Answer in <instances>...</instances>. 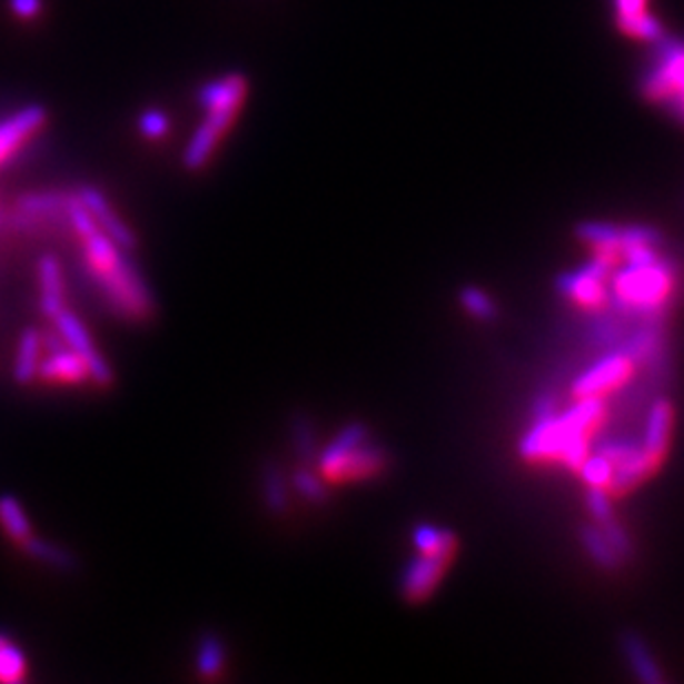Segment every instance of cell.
<instances>
[{
  "instance_id": "obj_1",
  "label": "cell",
  "mask_w": 684,
  "mask_h": 684,
  "mask_svg": "<svg viewBox=\"0 0 684 684\" xmlns=\"http://www.w3.org/2000/svg\"><path fill=\"white\" fill-rule=\"evenodd\" d=\"M676 270L667 259L652 266H625L614 275V295L609 306L623 319L665 321L667 299L672 295Z\"/></svg>"
},
{
  "instance_id": "obj_2",
  "label": "cell",
  "mask_w": 684,
  "mask_h": 684,
  "mask_svg": "<svg viewBox=\"0 0 684 684\" xmlns=\"http://www.w3.org/2000/svg\"><path fill=\"white\" fill-rule=\"evenodd\" d=\"M200 98L207 107V120L187 147L185 167L189 171H200L209 162L216 147L235 122L246 98V78L232 73L222 80H216L202 89Z\"/></svg>"
},
{
  "instance_id": "obj_3",
  "label": "cell",
  "mask_w": 684,
  "mask_h": 684,
  "mask_svg": "<svg viewBox=\"0 0 684 684\" xmlns=\"http://www.w3.org/2000/svg\"><path fill=\"white\" fill-rule=\"evenodd\" d=\"M647 100L684 122V40L658 44L643 78Z\"/></svg>"
},
{
  "instance_id": "obj_4",
  "label": "cell",
  "mask_w": 684,
  "mask_h": 684,
  "mask_svg": "<svg viewBox=\"0 0 684 684\" xmlns=\"http://www.w3.org/2000/svg\"><path fill=\"white\" fill-rule=\"evenodd\" d=\"M614 261H616L614 252L596 250L594 259H589L585 266L558 275L554 286L561 295L574 299L576 304H581L585 308H598L607 301L603 281H605V277H609Z\"/></svg>"
},
{
  "instance_id": "obj_5",
  "label": "cell",
  "mask_w": 684,
  "mask_h": 684,
  "mask_svg": "<svg viewBox=\"0 0 684 684\" xmlns=\"http://www.w3.org/2000/svg\"><path fill=\"white\" fill-rule=\"evenodd\" d=\"M53 328L60 333V337L65 339V344L76 350L85 364H87V373L89 379L100 386L107 388L113 384V368L109 366V361L100 355V350L96 348L89 330L85 328V324L78 319L76 313H71L69 308H62L53 319H51Z\"/></svg>"
},
{
  "instance_id": "obj_6",
  "label": "cell",
  "mask_w": 684,
  "mask_h": 684,
  "mask_svg": "<svg viewBox=\"0 0 684 684\" xmlns=\"http://www.w3.org/2000/svg\"><path fill=\"white\" fill-rule=\"evenodd\" d=\"M634 373L632 359L623 350H612L601 357L592 368H587L572 386L574 397H601L603 393L623 386Z\"/></svg>"
},
{
  "instance_id": "obj_7",
  "label": "cell",
  "mask_w": 684,
  "mask_h": 684,
  "mask_svg": "<svg viewBox=\"0 0 684 684\" xmlns=\"http://www.w3.org/2000/svg\"><path fill=\"white\" fill-rule=\"evenodd\" d=\"M453 556H455V549H442L435 554L415 556L402 574V594L413 603H422L430 598Z\"/></svg>"
},
{
  "instance_id": "obj_8",
  "label": "cell",
  "mask_w": 684,
  "mask_h": 684,
  "mask_svg": "<svg viewBox=\"0 0 684 684\" xmlns=\"http://www.w3.org/2000/svg\"><path fill=\"white\" fill-rule=\"evenodd\" d=\"M80 202L89 209V214L96 218L98 227L102 228L122 250H133L136 248V235L133 230L127 227L113 211V207L109 205V200L93 187H85L80 194H78Z\"/></svg>"
},
{
  "instance_id": "obj_9",
  "label": "cell",
  "mask_w": 684,
  "mask_h": 684,
  "mask_svg": "<svg viewBox=\"0 0 684 684\" xmlns=\"http://www.w3.org/2000/svg\"><path fill=\"white\" fill-rule=\"evenodd\" d=\"M616 24L636 40L658 42L663 36L661 22L650 9V0H614Z\"/></svg>"
},
{
  "instance_id": "obj_10",
  "label": "cell",
  "mask_w": 684,
  "mask_h": 684,
  "mask_svg": "<svg viewBox=\"0 0 684 684\" xmlns=\"http://www.w3.org/2000/svg\"><path fill=\"white\" fill-rule=\"evenodd\" d=\"M47 122L42 107H29L0 125V165L9 160Z\"/></svg>"
},
{
  "instance_id": "obj_11",
  "label": "cell",
  "mask_w": 684,
  "mask_h": 684,
  "mask_svg": "<svg viewBox=\"0 0 684 684\" xmlns=\"http://www.w3.org/2000/svg\"><path fill=\"white\" fill-rule=\"evenodd\" d=\"M368 435H370L368 428L359 422L344 426L337 433V437L317 455V469L321 472V476L335 480L341 463L346 460V456L350 455L353 450H357L359 446H364L368 442Z\"/></svg>"
},
{
  "instance_id": "obj_12",
  "label": "cell",
  "mask_w": 684,
  "mask_h": 684,
  "mask_svg": "<svg viewBox=\"0 0 684 684\" xmlns=\"http://www.w3.org/2000/svg\"><path fill=\"white\" fill-rule=\"evenodd\" d=\"M38 288H40V313L51 321L65 308V277L60 259L44 252L38 259Z\"/></svg>"
},
{
  "instance_id": "obj_13",
  "label": "cell",
  "mask_w": 684,
  "mask_h": 684,
  "mask_svg": "<svg viewBox=\"0 0 684 684\" xmlns=\"http://www.w3.org/2000/svg\"><path fill=\"white\" fill-rule=\"evenodd\" d=\"M556 415L549 417H534L532 428L523 435L521 444H518V453L527 460H538V458H547V456L561 455V430H558V422Z\"/></svg>"
},
{
  "instance_id": "obj_14",
  "label": "cell",
  "mask_w": 684,
  "mask_h": 684,
  "mask_svg": "<svg viewBox=\"0 0 684 684\" xmlns=\"http://www.w3.org/2000/svg\"><path fill=\"white\" fill-rule=\"evenodd\" d=\"M38 377H40L42 381H49V384L78 386V384H82L85 379H89V373H87L85 359H82L76 350H71L69 346H65V348H60V350L49 353V357L40 359Z\"/></svg>"
},
{
  "instance_id": "obj_15",
  "label": "cell",
  "mask_w": 684,
  "mask_h": 684,
  "mask_svg": "<svg viewBox=\"0 0 684 684\" xmlns=\"http://www.w3.org/2000/svg\"><path fill=\"white\" fill-rule=\"evenodd\" d=\"M672 424H674V408L667 399H658L647 417L645 426V437L641 442L643 453L650 456L656 465L663 456L667 455L670 446V435H672Z\"/></svg>"
},
{
  "instance_id": "obj_16",
  "label": "cell",
  "mask_w": 684,
  "mask_h": 684,
  "mask_svg": "<svg viewBox=\"0 0 684 684\" xmlns=\"http://www.w3.org/2000/svg\"><path fill=\"white\" fill-rule=\"evenodd\" d=\"M621 652L632 670V674L645 684L665 683V674L661 672L656 658L652 656L647 643L636 632H623L618 638Z\"/></svg>"
},
{
  "instance_id": "obj_17",
  "label": "cell",
  "mask_w": 684,
  "mask_h": 684,
  "mask_svg": "<svg viewBox=\"0 0 684 684\" xmlns=\"http://www.w3.org/2000/svg\"><path fill=\"white\" fill-rule=\"evenodd\" d=\"M605 415V404L601 397H583L563 415L556 417L561 439L572 435H587Z\"/></svg>"
},
{
  "instance_id": "obj_18",
  "label": "cell",
  "mask_w": 684,
  "mask_h": 684,
  "mask_svg": "<svg viewBox=\"0 0 684 684\" xmlns=\"http://www.w3.org/2000/svg\"><path fill=\"white\" fill-rule=\"evenodd\" d=\"M40 353H42L40 330L24 328L18 337L16 359H13V368H11V377L18 386H29L38 377Z\"/></svg>"
},
{
  "instance_id": "obj_19",
  "label": "cell",
  "mask_w": 684,
  "mask_h": 684,
  "mask_svg": "<svg viewBox=\"0 0 684 684\" xmlns=\"http://www.w3.org/2000/svg\"><path fill=\"white\" fill-rule=\"evenodd\" d=\"M388 467V453L379 446L373 444H364L357 450H353L346 456V460L341 463L337 478L335 480H359V478H368L375 474H381Z\"/></svg>"
},
{
  "instance_id": "obj_20",
  "label": "cell",
  "mask_w": 684,
  "mask_h": 684,
  "mask_svg": "<svg viewBox=\"0 0 684 684\" xmlns=\"http://www.w3.org/2000/svg\"><path fill=\"white\" fill-rule=\"evenodd\" d=\"M227 667V647L222 638L214 632H205L198 641L196 652V672L205 681H216Z\"/></svg>"
},
{
  "instance_id": "obj_21",
  "label": "cell",
  "mask_w": 684,
  "mask_h": 684,
  "mask_svg": "<svg viewBox=\"0 0 684 684\" xmlns=\"http://www.w3.org/2000/svg\"><path fill=\"white\" fill-rule=\"evenodd\" d=\"M20 549L29 558H33V561H38L42 565H49L51 569H58V572H73L76 565H78L76 556L69 549H65V547H60L56 543L36 538L33 534L20 543Z\"/></svg>"
},
{
  "instance_id": "obj_22",
  "label": "cell",
  "mask_w": 684,
  "mask_h": 684,
  "mask_svg": "<svg viewBox=\"0 0 684 684\" xmlns=\"http://www.w3.org/2000/svg\"><path fill=\"white\" fill-rule=\"evenodd\" d=\"M578 538L585 547V552L589 554V558L605 572H614L618 569V565L623 563L621 556L616 554V549L609 545L607 536L603 534V529L598 525H581L578 529Z\"/></svg>"
},
{
  "instance_id": "obj_23",
  "label": "cell",
  "mask_w": 684,
  "mask_h": 684,
  "mask_svg": "<svg viewBox=\"0 0 684 684\" xmlns=\"http://www.w3.org/2000/svg\"><path fill=\"white\" fill-rule=\"evenodd\" d=\"M261 500L270 514H281L288 507V485L277 463H266L259 476Z\"/></svg>"
},
{
  "instance_id": "obj_24",
  "label": "cell",
  "mask_w": 684,
  "mask_h": 684,
  "mask_svg": "<svg viewBox=\"0 0 684 684\" xmlns=\"http://www.w3.org/2000/svg\"><path fill=\"white\" fill-rule=\"evenodd\" d=\"M0 527L18 545L33 534L31 523H29L20 500L11 494H0Z\"/></svg>"
},
{
  "instance_id": "obj_25",
  "label": "cell",
  "mask_w": 684,
  "mask_h": 684,
  "mask_svg": "<svg viewBox=\"0 0 684 684\" xmlns=\"http://www.w3.org/2000/svg\"><path fill=\"white\" fill-rule=\"evenodd\" d=\"M581 241L605 252H621V227L609 222H583L576 228Z\"/></svg>"
},
{
  "instance_id": "obj_26",
  "label": "cell",
  "mask_w": 684,
  "mask_h": 684,
  "mask_svg": "<svg viewBox=\"0 0 684 684\" xmlns=\"http://www.w3.org/2000/svg\"><path fill=\"white\" fill-rule=\"evenodd\" d=\"M587 337L598 348H614L623 339V317L614 310L596 315L587 326Z\"/></svg>"
},
{
  "instance_id": "obj_27",
  "label": "cell",
  "mask_w": 684,
  "mask_h": 684,
  "mask_svg": "<svg viewBox=\"0 0 684 684\" xmlns=\"http://www.w3.org/2000/svg\"><path fill=\"white\" fill-rule=\"evenodd\" d=\"M413 543L419 554H435L442 549H456L455 532L430 523H419L413 529Z\"/></svg>"
},
{
  "instance_id": "obj_28",
  "label": "cell",
  "mask_w": 684,
  "mask_h": 684,
  "mask_svg": "<svg viewBox=\"0 0 684 684\" xmlns=\"http://www.w3.org/2000/svg\"><path fill=\"white\" fill-rule=\"evenodd\" d=\"M27 678V658L22 650L0 634V683H22Z\"/></svg>"
},
{
  "instance_id": "obj_29",
  "label": "cell",
  "mask_w": 684,
  "mask_h": 684,
  "mask_svg": "<svg viewBox=\"0 0 684 684\" xmlns=\"http://www.w3.org/2000/svg\"><path fill=\"white\" fill-rule=\"evenodd\" d=\"M290 437H293V448L297 456L304 460V463H313L317 460V430H315V424L308 415L299 413L293 417L290 422Z\"/></svg>"
},
{
  "instance_id": "obj_30",
  "label": "cell",
  "mask_w": 684,
  "mask_h": 684,
  "mask_svg": "<svg viewBox=\"0 0 684 684\" xmlns=\"http://www.w3.org/2000/svg\"><path fill=\"white\" fill-rule=\"evenodd\" d=\"M458 301H460V306H463L474 319H478V321H492V319H496V315H498V308H496L494 299H492L485 290H480V288H476V286H465V288H460Z\"/></svg>"
},
{
  "instance_id": "obj_31",
  "label": "cell",
  "mask_w": 684,
  "mask_h": 684,
  "mask_svg": "<svg viewBox=\"0 0 684 684\" xmlns=\"http://www.w3.org/2000/svg\"><path fill=\"white\" fill-rule=\"evenodd\" d=\"M581 478L587 483V487H609L612 476H614V463L607 456L596 453V455L585 456V460L578 467Z\"/></svg>"
},
{
  "instance_id": "obj_32",
  "label": "cell",
  "mask_w": 684,
  "mask_h": 684,
  "mask_svg": "<svg viewBox=\"0 0 684 684\" xmlns=\"http://www.w3.org/2000/svg\"><path fill=\"white\" fill-rule=\"evenodd\" d=\"M293 485L297 489V494L301 498H306L308 503H315V505H321L328 500V489L321 480V476L308 467H299L293 476Z\"/></svg>"
},
{
  "instance_id": "obj_33",
  "label": "cell",
  "mask_w": 684,
  "mask_h": 684,
  "mask_svg": "<svg viewBox=\"0 0 684 684\" xmlns=\"http://www.w3.org/2000/svg\"><path fill=\"white\" fill-rule=\"evenodd\" d=\"M585 503H587V509H589V514H592V518H594V523L598 527L616 518L612 498H609L605 487H589L587 496H585Z\"/></svg>"
},
{
  "instance_id": "obj_34",
  "label": "cell",
  "mask_w": 684,
  "mask_h": 684,
  "mask_svg": "<svg viewBox=\"0 0 684 684\" xmlns=\"http://www.w3.org/2000/svg\"><path fill=\"white\" fill-rule=\"evenodd\" d=\"M601 529H603V534L607 536L609 545H612V547L616 549V554L621 556V561H630V558L634 556V543H632L627 529H625L616 518L609 521V523H605V525H601Z\"/></svg>"
},
{
  "instance_id": "obj_35",
  "label": "cell",
  "mask_w": 684,
  "mask_h": 684,
  "mask_svg": "<svg viewBox=\"0 0 684 684\" xmlns=\"http://www.w3.org/2000/svg\"><path fill=\"white\" fill-rule=\"evenodd\" d=\"M643 450V446L634 439H603L601 446H598V453L603 456H607L614 465L632 458L634 455H638Z\"/></svg>"
},
{
  "instance_id": "obj_36",
  "label": "cell",
  "mask_w": 684,
  "mask_h": 684,
  "mask_svg": "<svg viewBox=\"0 0 684 684\" xmlns=\"http://www.w3.org/2000/svg\"><path fill=\"white\" fill-rule=\"evenodd\" d=\"M140 127H142V131H145L149 138H160V136L167 131L169 125H167V118H165L162 113L149 111V113L142 116Z\"/></svg>"
},
{
  "instance_id": "obj_37",
  "label": "cell",
  "mask_w": 684,
  "mask_h": 684,
  "mask_svg": "<svg viewBox=\"0 0 684 684\" xmlns=\"http://www.w3.org/2000/svg\"><path fill=\"white\" fill-rule=\"evenodd\" d=\"M556 415V399L552 395H541L534 404V417H549Z\"/></svg>"
},
{
  "instance_id": "obj_38",
  "label": "cell",
  "mask_w": 684,
  "mask_h": 684,
  "mask_svg": "<svg viewBox=\"0 0 684 684\" xmlns=\"http://www.w3.org/2000/svg\"><path fill=\"white\" fill-rule=\"evenodd\" d=\"M11 9L20 16V18H31L38 13L40 9V0H11Z\"/></svg>"
}]
</instances>
